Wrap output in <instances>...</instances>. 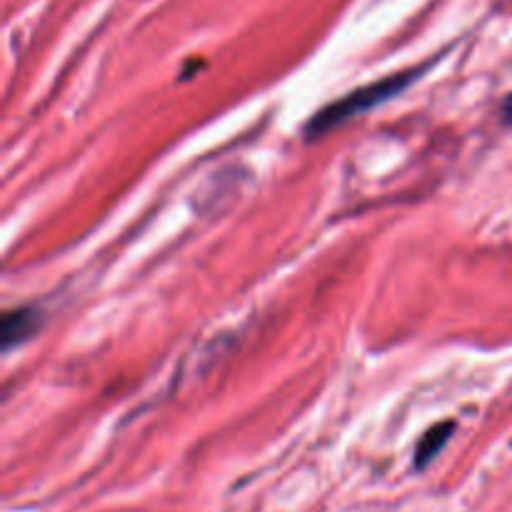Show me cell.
<instances>
[{
  "mask_svg": "<svg viewBox=\"0 0 512 512\" xmlns=\"http://www.w3.org/2000/svg\"><path fill=\"white\" fill-rule=\"evenodd\" d=\"M418 73L420 70L415 68V70H403V73L388 75V78L375 80V83L370 85H363V88L353 90V93H348L345 98L325 105V108L318 110V113L310 118V123L305 125V138L308 140L323 138V135H328L330 130H335L338 125L353 120L355 115H363L368 113V110L378 108L380 103H385V100L395 98V95L403 93L405 88H410V85L415 83V78H418Z\"/></svg>",
  "mask_w": 512,
  "mask_h": 512,
  "instance_id": "obj_1",
  "label": "cell"
},
{
  "mask_svg": "<svg viewBox=\"0 0 512 512\" xmlns=\"http://www.w3.org/2000/svg\"><path fill=\"white\" fill-rule=\"evenodd\" d=\"M40 328V313L33 308H18L8 310L3 315V325H0V333H3V350L15 348V345L25 343L28 338H33L35 330Z\"/></svg>",
  "mask_w": 512,
  "mask_h": 512,
  "instance_id": "obj_2",
  "label": "cell"
},
{
  "mask_svg": "<svg viewBox=\"0 0 512 512\" xmlns=\"http://www.w3.org/2000/svg\"><path fill=\"white\" fill-rule=\"evenodd\" d=\"M453 430H455V423H440L435 425V428H430L428 433L420 438L418 448H415V465H418V468H425L435 455H440V450L448 445Z\"/></svg>",
  "mask_w": 512,
  "mask_h": 512,
  "instance_id": "obj_3",
  "label": "cell"
},
{
  "mask_svg": "<svg viewBox=\"0 0 512 512\" xmlns=\"http://www.w3.org/2000/svg\"><path fill=\"white\" fill-rule=\"evenodd\" d=\"M503 118H505V123L512 125V95L505 100V105H503Z\"/></svg>",
  "mask_w": 512,
  "mask_h": 512,
  "instance_id": "obj_4",
  "label": "cell"
}]
</instances>
